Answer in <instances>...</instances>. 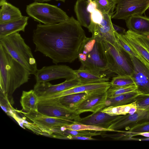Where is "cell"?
Wrapping results in <instances>:
<instances>
[{
	"mask_svg": "<svg viewBox=\"0 0 149 149\" xmlns=\"http://www.w3.org/2000/svg\"><path fill=\"white\" fill-rule=\"evenodd\" d=\"M86 37L81 26L73 17L52 25L39 23L32 36L35 51L50 58L55 64L70 63L78 58Z\"/></svg>",
	"mask_w": 149,
	"mask_h": 149,
	"instance_id": "obj_1",
	"label": "cell"
},
{
	"mask_svg": "<svg viewBox=\"0 0 149 149\" xmlns=\"http://www.w3.org/2000/svg\"><path fill=\"white\" fill-rule=\"evenodd\" d=\"M31 74L28 70L13 58L0 44V93L8 98L12 105L14 103L13 93L28 81Z\"/></svg>",
	"mask_w": 149,
	"mask_h": 149,
	"instance_id": "obj_2",
	"label": "cell"
},
{
	"mask_svg": "<svg viewBox=\"0 0 149 149\" xmlns=\"http://www.w3.org/2000/svg\"><path fill=\"white\" fill-rule=\"evenodd\" d=\"M78 58L81 64L80 68L98 73L109 72L102 40L100 39L86 37L80 47Z\"/></svg>",
	"mask_w": 149,
	"mask_h": 149,
	"instance_id": "obj_3",
	"label": "cell"
},
{
	"mask_svg": "<svg viewBox=\"0 0 149 149\" xmlns=\"http://www.w3.org/2000/svg\"><path fill=\"white\" fill-rule=\"evenodd\" d=\"M1 45L15 60L35 75L37 70L35 59L30 47L19 32L0 39Z\"/></svg>",
	"mask_w": 149,
	"mask_h": 149,
	"instance_id": "obj_4",
	"label": "cell"
},
{
	"mask_svg": "<svg viewBox=\"0 0 149 149\" xmlns=\"http://www.w3.org/2000/svg\"><path fill=\"white\" fill-rule=\"evenodd\" d=\"M108 71L118 75L131 76L133 67L130 55L119 45L117 47L111 43L102 40Z\"/></svg>",
	"mask_w": 149,
	"mask_h": 149,
	"instance_id": "obj_5",
	"label": "cell"
},
{
	"mask_svg": "<svg viewBox=\"0 0 149 149\" xmlns=\"http://www.w3.org/2000/svg\"><path fill=\"white\" fill-rule=\"evenodd\" d=\"M26 12L35 21L45 25H52L68 19L66 13L57 6L34 2L27 5Z\"/></svg>",
	"mask_w": 149,
	"mask_h": 149,
	"instance_id": "obj_6",
	"label": "cell"
},
{
	"mask_svg": "<svg viewBox=\"0 0 149 149\" xmlns=\"http://www.w3.org/2000/svg\"><path fill=\"white\" fill-rule=\"evenodd\" d=\"M111 18L126 20L133 15H142L149 8V0H118Z\"/></svg>",
	"mask_w": 149,
	"mask_h": 149,
	"instance_id": "obj_7",
	"label": "cell"
},
{
	"mask_svg": "<svg viewBox=\"0 0 149 149\" xmlns=\"http://www.w3.org/2000/svg\"><path fill=\"white\" fill-rule=\"evenodd\" d=\"M38 111L49 116L74 121L81 118L75 111L63 106L54 99L39 101Z\"/></svg>",
	"mask_w": 149,
	"mask_h": 149,
	"instance_id": "obj_8",
	"label": "cell"
},
{
	"mask_svg": "<svg viewBox=\"0 0 149 149\" xmlns=\"http://www.w3.org/2000/svg\"><path fill=\"white\" fill-rule=\"evenodd\" d=\"M36 83L48 82L60 79L76 77L74 70L66 65L55 64L38 69L34 75Z\"/></svg>",
	"mask_w": 149,
	"mask_h": 149,
	"instance_id": "obj_9",
	"label": "cell"
},
{
	"mask_svg": "<svg viewBox=\"0 0 149 149\" xmlns=\"http://www.w3.org/2000/svg\"><path fill=\"white\" fill-rule=\"evenodd\" d=\"M130 56L133 67L131 76L137 86V91L141 94L149 95V64Z\"/></svg>",
	"mask_w": 149,
	"mask_h": 149,
	"instance_id": "obj_10",
	"label": "cell"
},
{
	"mask_svg": "<svg viewBox=\"0 0 149 149\" xmlns=\"http://www.w3.org/2000/svg\"><path fill=\"white\" fill-rule=\"evenodd\" d=\"M101 23L99 24L91 23L88 28L91 33L92 37L108 42L118 47L119 45L117 42L115 35V31L111 22V17L113 14H104Z\"/></svg>",
	"mask_w": 149,
	"mask_h": 149,
	"instance_id": "obj_11",
	"label": "cell"
},
{
	"mask_svg": "<svg viewBox=\"0 0 149 149\" xmlns=\"http://www.w3.org/2000/svg\"><path fill=\"white\" fill-rule=\"evenodd\" d=\"M149 121V110L138 108L136 112L130 115H119L117 119L109 128L118 130L125 129L128 130L133 127Z\"/></svg>",
	"mask_w": 149,
	"mask_h": 149,
	"instance_id": "obj_12",
	"label": "cell"
},
{
	"mask_svg": "<svg viewBox=\"0 0 149 149\" xmlns=\"http://www.w3.org/2000/svg\"><path fill=\"white\" fill-rule=\"evenodd\" d=\"M23 113L28 120L45 130L63 126L74 123L72 120L46 116L38 111H31Z\"/></svg>",
	"mask_w": 149,
	"mask_h": 149,
	"instance_id": "obj_13",
	"label": "cell"
},
{
	"mask_svg": "<svg viewBox=\"0 0 149 149\" xmlns=\"http://www.w3.org/2000/svg\"><path fill=\"white\" fill-rule=\"evenodd\" d=\"M80 84L79 80L76 77L55 85L49 82H36L33 90L39 97L59 93Z\"/></svg>",
	"mask_w": 149,
	"mask_h": 149,
	"instance_id": "obj_14",
	"label": "cell"
},
{
	"mask_svg": "<svg viewBox=\"0 0 149 149\" xmlns=\"http://www.w3.org/2000/svg\"><path fill=\"white\" fill-rule=\"evenodd\" d=\"M111 86L110 82L108 81L100 83L80 84L59 93L39 97V100L55 99L74 93L97 91H106Z\"/></svg>",
	"mask_w": 149,
	"mask_h": 149,
	"instance_id": "obj_15",
	"label": "cell"
},
{
	"mask_svg": "<svg viewBox=\"0 0 149 149\" xmlns=\"http://www.w3.org/2000/svg\"><path fill=\"white\" fill-rule=\"evenodd\" d=\"M107 98L106 92L93 94L82 102L75 111L79 115L86 112H96L104 108Z\"/></svg>",
	"mask_w": 149,
	"mask_h": 149,
	"instance_id": "obj_16",
	"label": "cell"
},
{
	"mask_svg": "<svg viewBox=\"0 0 149 149\" xmlns=\"http://www.w3.org/2000/svg\"><path fill=\"white\" fill-rule=\"evenodd\" d=\"M119 116H111L100 110L86 117L81 118L75 123L108 128L117 119Z\"/></svg>",
	"mask_w": 149,
	"mask_h": 149,
	"instance_id": "obj_17",
	"label": "cell"
},
{
	"mask_svg": "<svg viewBox=\"0 0 149 149\" xmlns=\"http://www.w3.org/2000/svg\"><path fill=\"white\" fill-rule=\"evenodd\" d=\"M105 92L106 91H97L74 93L52 99H54L59 103L66 108L75 111L76 108L82 102L92 95Z\"/></svg>",
	"mask_w": 149,
	"mask_h": 149,
	"instance_id": "obj_18",
	"label": "cell"
},
{
	"mask_svg": "<svg viewBox=\"0 0 149 149\" xmlns=\"http://www.w3.org/2000/svg\"><path fill=\"white\" fill-rule=\"evenodd\" d=\"M29 18L23 16L18 19L0 23V39L15 33L24 32Z\"/></svg>",
	"mask_w": 149,
	"mask_h": 149,
	"instance_id": "obj_19",
	"label": "cell"
},
{
	"mask_svg": "<svg viewBox=\"0 0 149 149\" xmlns=\"http://www.w3.org/2000/svg\"><path fill=\"white\" fill-rule=\"evenodd\" d=\"M74 71L81 84L102 82L109 80L106 73H97L80 68Z\"/></svg>",
	"mask_w": 149,
	"mask_h": 149,
	"instance_id": "obj_20",
	"label": "cell"
},
{
	"mask_svg": "<svg viewBox=\"0 0 149 149\" xmlns=\"http://www.w3.org/2000/svg\"><path fill=\"white\" fill-rule=\"evenodd\" d=\"M129 30L141 34H149V18L142 15L130 17L125 20Z\"/></svg>",
	"mask_w": 149,
	"mask_h": 149,
	"instance_id": "obj_21",
	"label": "cell"
},
{
	"mask_svg": "<svg viewBox=\"0 0 149 149\" xmlns=\"http://www.w3.org/2000/svg\"><path fill=\"white\" fill-rule=\"evenodd\" d=\"M88 3L86 0H77L74 6L77 20L81 26L87 29L91 22V13L87 10Z\"/></svg>",
	"mask_w": 149,
	"mask_h": 149,
	"instance_id": "obj_22",
	"label": "cell"
},
{
	"mask_svg": "<svg viewBox=\"0 0 149 149\" xmlns=\"http://www.w3.org/2000/svg\"><path fill=\"white\" fill-rule=\"evenodd\" d=\"M39 102L38 97L33 89L22 91L20 103L25 112L38 111Z\"/></svg>",
	"mask_w": 149,
	"mask_h": 149,
	"instance_id": "obj_23",
	"label": "cell"
},
{
	"mask_svg": "<svg viewBox=\"0 0 149 149\" xmlns=\"http://www.w3.org/2000/svg\"><path fill=\"white\" fill-rule=\"evenodd\" d=\"M1 6L0 23L18 19L23 16L18 8L7 1Z\"/></svg>",
	"mask_w": 149,
	"mask_h": 149,
	"instance_id": "obj_24",
	"label": "cell"
},
{
	"mask_svg": "<svg viewBox=\"0 0 149 149\" xmlns=\"http://www.w3.org/2000/svg\"><path fill=\"white\" fill-rule=\"evenodd\" d=\"M141 94L137 91H135L112 98H107L105 103L104 108L109 106H119L131 104L135 102L136 97Z\"/></svg>",
	"mask_w": 149,
	"mask_h": 149,
	"instance_id": "obj_25",
	"label": "cell"
},
{
	"mask_svg": "<svg viewBox=\"0 0 149 149\" xmlns=\"http://www.w3.org/2000/svg\"><path fill=\"white\" fill-rule=\"evenodd\" d=\"M117 42L120 47L130 55L136 57L143 62L149 64L145 59L128 42L123 35L115 31Z\"/></svg>",
	"mask_w": 149,
	"mask_h": 149,
	"instance_id": "obj_26",
	"label": "cell"
},
{
	"mask_svg": "<svg viewBox=\"0 0 149 149\" xmlns=\"http://www.w3.org/2000/svg\"><path fill=\"white\" fill-rule=\"evenodd\" d=\"M123 35L130 45L139 52L149 64V51L132 36L127 31Z\"/></svg>",
	"mask_w": 149,
	"mask_h": 149,
	"instance_id": "obj_27",
	"label": "cell"
},
{
	"mask_svg": "<svg viewBox=\"0 0 149 149\" xmlns=\"http://www.w3.org/2000/svg\"><path fill=\"white\" fill-rule=\"evenodd\" d=\"M66 129L73 130H91L97 131H105L119 132L120 130H115L94 125L74 123L65 126Z\"/></svg>",
	"mask_w": 149,
	"mask_h": 149,
	"instance_id": "obj_28",
	"label": "cell"
},
{
	"mask_svg": "<svg viewBox=\"0 0 149 149\" xmlns=\"http://www.w3.org/2000/svg\"><path fill=\"white\" fill-rule=\"evenodd\" d=\"M135 104V102L127 105L106 107L100 111L111 116L125 115L128 113L131 108Z\"/></svg>",
	"mask_w": 149,
	"mask_h": 149,
	"instance_id": "obj_29",
	"label": "cell"
},
{
	"mask_svg": "<svg viewBox=\"0 0 149 149\" xmlns=\"http://www.w3.org/2000/svg\"><path fill=\"white\" fill-rule=\"evenodd\" d=\"M96 4L97 9L102 13L114 14L113 10L118 0H92Z\"/></svg>",
	"mask_w": 149,
	"mask_h": 149,
	"instance_id": "obj_30",
	"label": "cell"
},
{
	"mask_svg": "<svg viewBox=\"0 0 149 149\" xmlns=\"http://www.w3.org/2000/svg\"><path fill=\"white\" fill-rule=\"evenodd\" d=\"M137 91V86L135 84L123 87L111 86L106 91L107 98H112L122 94Z\"/></svg>",
	"mask_w": 149,
	"mask_h": 149,
	"instance_id": "obj_31",
	"label": "cell"
},
{
	"mask_svg": "<svg viewBox=\"0 0 149 149\" xmlns=\"http://www.w3.org/2000/svg\"><path fill=\"white\" fill-rule=\"evenodd\" d=\"M110 82L111 86L115 87L126 86L134 84L131 75H118L113 77Z\"/></svg>",
	"mask_w": 149,
	"mask_h": 149,
	"instance_id": "obj_32",
	"label": "cell"
},
{
	"mask_svg": "<svg viewBox=\"0 0 149 149\" xmlns=\"http://www.w3.org/2000/svg\"><path fill=\"white\" fill-rule=\"evenodd\" d=\"M124 132L128 138L134 136L139 133L149 132V121L137 125Z\"/></svg>",
	"mask_w": 149,
	"mask_h": 149,
	"instance_id": "obj_33",
	"label": "cell"
},
{
	"mask_svg": "<svg viewBox=\"0 0 149 149\" xmlns=\"http://www.w3.org/2000/svg\"><path fill=\"white\" fill-rule=\"evenodd\" d=\"M0 106L2 109L7 114L15 116V109L12 107V105L8 98L3 94L0 93Z\"/></svg>",
	"mask_w": 149,
	"mask_h": 149,
	"instance_id": "obj_34",
	"label": "cell"
},
{
	"mask_svg": "<svg viewBox=\"0 0 149 149\" xmlns=\"http://www.w3.org/2000/svg\"><path fill=\"white\" fill-rule=\"evenodd\" d=\"M64 134L65 136L69 135L72 136H89L93 137V136L101 135V132H91L86 130H73L66 129L64 131Z\"/></svg>",
	"mask_w": 149,
	"mask_h": 149,
	"instance_id": "obj_35",
	"label": "cell"
},
{
	"mask_svg": "<svg viewBox=\"0 0 149 149\" xmlns=\"http://www.w3.org/2000/svg\"><path fill=\"white\" fill-rule=\"evenodd\" d=\"M135 102L138 108L149 110V95H139Z\"/></svg>",
	"mask_w": 149,
	"mask_h": 149,
	"instance_id": "obj_36",
	"label": "cell"
},
{
	"mask_svg": "<svg viewBox=\"0 0 149 149\" xmlns=\"http://www.w3.org/2000/svg\"><path fill=\"white\" fill-rule=\"evenodd\" d=\"M91 23L99 24L102 20L103 14L100 11L97 9L91 13Z\"/></svg>",
	"mask_w": 149,
	"mask_h": 149,
	"instance_id": "obj_37",
	"label": "cell"
},
{
	"mask_svg": "<svg viewBox=\"0 0 149 149\" xmlns=\"http://www.w3.org/2000/svg\"><path fill=\"white\" fill-rule=\"evenodd\" d=\"M66 139L84 140H96V139L89 136H72L69 135L66 136Z\"/></svg>",
	"mask_w": 149,
	"mask_h": 149,
	"instance_id": "obj_38",
	"label": "cell"
},
{
	"mask_svg": "<svg viewBox=\"0 0 149 149\" xmlns=\"http://www.w3.org/2000/svg\"><path fill=\"white\" fill-rule=\"evenodd\" d=\"M88 3L87 7L88 11L91 13L97 9L96 3L92 0H88Z\"/></svg>",
	"mask_w": 149,
	"mask_h": 149,
	"instance_id": "obj_39",
	"label": "cell"
},
{
	"mask_svg": "<svg viewBox=\"0 0 149 149\" xmlns=\"http://www.w3.org/2000/svg\"><path fill=\"white\" fill-rule=\"evenodd\" d=\"M112 24L114 30L120 34L122 35H123L125 33L126 31L125 29L116 25L113 23Z\"/></svg>",
	"mask_w": 149,
	"mask_h": 149,
	"instance_id": "obj_40",
	"label": "cell"
},
{
	"mask_svg": "<svg viewBox=\"0 0 149 149\" xmlns=\"http://www.w3.org/2000/svg\"><path fill=\"white\" fill-rule=\"evenodd\" d=\"M137 109L138 108L136 104L131 108L128 114L130 115L134 114L136 112Z\"/></svg>",
	"mask_w": 149,
	"mask_h": 149,
	"instance_id": "obj_41",
	"label": "cell"
},
{
	"mask_svg": "<svg viewBox=\"0 0 149 149\" xmlns=\"http://www.w3.org/2000/svg\"><path fill=\"white\" fill-rule=\"evenodd\" d=\"M35 2H47L50 1L51 0H33Z\"/></svg>",
	"mask_w": 149,
	"mask_h": 149,
	"instance_id": "obj_42",
	"label": "cell"
},
{
	"mask_svg": "<svg viewBox=\"0 0 149 149\" xmlns=\"http://www.w3.org/2000/svg\"><path fill=\"white\" fill-rule=\"evenodd\" d=\"M7 0H0V6H1Z\"/></svg>",
	"mask_w": 149,
	"mask_h": 149,
	"instance_id": "obj_43",
	"label": "cell"
},
{
	"mask_svg": "<svg viewBox=\"0 0 149 149\" xmlns=\"http://www.w3.org/2000/svg\"><path fill=\"white\" fill-rule=\"evenodd\" d=\"M56 1H60L63 2H64L66 0H54Z\"/></svg>",
	"mask_w": 149,
	"mask_h": 149,
	"instance_id": "obj_44",
	"label": "cell"
},
{
	"mask_svg": "<svg viewBox=\"0 0 149 149\" xmlns=\"http://www.w3.org/2000/svg\"><path fill=\"white\" fill-rule=\"evenodd\" d=\"M146 47L147 49L149 51V45H147L146 46Z\"/></svg>",
	"mask_w": 149,
	"mask_h": 149,
	"instance_id": "obj_45",
	"label": "cell"
}]
</instances>
